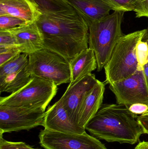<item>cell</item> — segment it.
Wrapping results in <instances>:
<instances>
[{
    "label": "cell",
    "instance_id": "29",
    "mask_svg": "<svg viewBox=\"0 0 148 149\" xmlns=\"http://www.w3.org/2000/svg\"><path fill=\"white\" fill-rule=\"evenodd\" d=\"M142 71H143L144 78H145V81H146V84L148 89V62L143 66Z\"/></svg>",
    "mask_w": 148,
    "mask_h": 149
},
{
    "label": "cell",
    "instance_id": "3",
    "mask_svg": "<svg viewBox=\"0 0 148 149\" xmlns=\"http://www.w3.org/2000/svg\"><path fill=\"white\" fill-rule=\"evenodd\" d=\"M124 13L114 11L89 27V48L94 52L98 72L104 68L115 47L125 35L121 30Z\"/></svg>",
    "mask_w": 148,
    "mask_h": 149
},
{
    "label": "cell",
    "instance_id": "13",
    "mask_svg": "<svg viewBox=\"0 0 148 149\" xmlns=\"http://www.w3.org/2000/svg\"><path fill=\"white\" fill-rule=\"evenodd\" d=\"M11 15L30 23L36 22L42 14L31 0H0V15Z\"/></svg>",
    "mask_w": 148,
    "mask_h": 149
},
{
    "label": "cell",
    "instance_id": "27",
    "mask_svg": "<svg viewBox=\"0 0 148 149\" xmlns=\"http://www.w3.org/2000/svg\"><path fill=\"white\" fill-rule=\"evenodd\" d=\"M128 108L131 113L136 115H141L147 113L148 111V106L146 104L141 103L134 104Z\"/></svg>",
    "mask_w": 148,
    "mask_h": 149
},
{
    "label": "cell",
    "instance_id": "22",
    "mask_svg": "<svg viewBox=\"0 0 148 149\" xmlns=\"http://www.w3.org/2000/svg\"><path fill=\"white\" fill-rule=\"evenodd\" d=\"M114 11H134L136 0H104Z\"/></svg>",
    "mask_w": 148,
    "mask_h": 149
},
{
    "label": "cell",
    "instance_id": "32",
    "mask_svg": "<svg viewBox=\"0 0 148 149\" xmlns=\"http://www.w3.org/2000/svg\"><path fill=\"white\" fill-rule=\"evenodd\" d=\"M143 115H148V111L147 113H145L143 114Z\"/></svg>",
    "mask_w": 148,
    "mask_h": 149
},
{
    "label": "cell",
    "instance_id": "28",
    "mask_svg": "<svg viewBox=\"0 0 148 149\" xmlns=\"http://www.w3.org/2000/svg\"><path fill=\"white\" fill-rule=\"evenodd\" d=\"M137 120L143 128L144 134H148V115L139 116L137 117Z\"/></svg>",
    "mask_w": 148,
    "mask_h": 149
},
{
    "label": "cell",
    "instance_id": "2",
    "mask_svg": "<svg viewBox=\"0 0 148 149\" xmlns=\"http://www.w3.org/2000/svg\"><path fill=\"white\" fill-rule=\"evenodd\" d=\"M137 116L124 105L103 104L85 129L97 139L108 142L134 144L144 134Z\"/></svg>",
    "mask_w": 148,
    "mask_h": 149
},
{
    "label": "cell",
    "instance_id": "19",
    "mask_svg": "<svg viewBox=\"0 0 148 149\" xmlns=\"http://www.w3.org/2000/svg\"><path fill=\"white\" fill-rule=\"evenodd\" d=\"M29 55L21 53L0 66V79L18 72L25 68L28 63Z\"/></svg>",
    "mask_w": 148,
    "mask_h": 149
},
{
    "label": "cell",
    "instance_id": "24",
    "mask_svg": "<svg viewBox=\"0 0 148 149\" xmlns=\"http://www.w3.org/2000/svg\"><path fill=\"white\" fill-rule=\"evenodd\" d=\"M0 149H38L34 148L23 142L8 141L0 135Z\"/></svg>",
    "mask_w": 148,
    "mask_h": 149
},
{
    "label": "cell",
    "instance_id": "5",
    "mask_svg": "<svg viewBox=\"0 0 148 149\" xmlns=\"http://www.w3.org/2000/svg\"><path fill=\"white\" fill-rule=\"evenodd\" d=\"M28 56L27 70L30 75L53 81L57 86L70 83V62L62 55L43 47Z\"/></svg>",
    "mask_w": 148,
    "mask_h": 149
},
{
    "label": "cell",
    "instance_id": "7",
    "mask_svg": "<svg viewBox=\"0 0 148 149\" xmlns=\"http://www.w3.org/2000/svg\"><path fill=\"white\" fill-rule=\"evenodd\" d=\"M45 109L42 107L0 106V135L42 126Z\"/></svg>",
    "mask_w": 148,
    "mask_h": 149
},
{
    "label": "cell",
    "instance_id": "10",
    "mask_svg": "<svg viewBox=\"0 0 148 149\" xmlns=\"http://www.w3.org/2000/svg\"><path fill=\"white\" fill-rule=\"evenodd\" d=\"M98 80L95 75L91 73L70 83L66 92L58 100L67 110L71 120L76 125H78V114L81 105Z\"/></svg>",
    "mask_w": 148,
    "mask_h": 149
},
{
    "label": "cell",
    "instance_id": "31",
    "mask_svg": "<svg viewBox=\"0 0 148 149\" xmlns=\"http://www.w3.org/2000/svg\"><path fill=\"white\" fill-rule=\"evenodd\" d=\"M142 40L143 42H146L148 46V27L147 29H145V34L142 37Z\"/></svg>",
    "mask_w": 148,
    "mask_h": 149
},
{
    "label": "cell",
    "instance_id": "4",
    "mask_svg": "<svg viewBox=\"0 0 148 149\" xmlns=\"http://www.w3.org/2000/svg\"><path fill=\"white\" fill-rule=\"evenodd\" d=\"M145 32V29L138 31L120 38L104 67L107 83L122 80L138 70L136 47Z\"/></svg>",
    "mask_w": 148,
    "mask_h": 149
},
{
    "label": "cell",
    "instance_id": "11",
    "mask_svg": "<svg viewBox=\"0 0 148 149\" xmlns=\"http://www.w3.org/2000/svg\"><path fill=\"white\" fill-rule=\"evenodd\" d=\"M42 126L45 129L61 133L82 134L86 131L85 129L71 120L67 110L58 101L45 112Z\"/></svg>",
    "mask_w": 148,
    "mask_h": 149
},
{
    "label": "cell",
    "instance_id": "23",
    "mask_svg": "<svg viewBox=\"0 0 148 149\" xmlns=\"http://www.w3.org/2000/svg\"><path fill=\"white\" fill-rule=\"evenodd\" d=\"M136 53L138 70H141L148 62V46L146 42L142 40L138 42L136 47Z\"/></svg>",
    "mask_w": 148,
    "mask_h": 149
},
{
    "label": "cell",
    "instance_id": "30",
    "mask_svg": "<svg viewBox=\"0 0 148 149\" xmlns=\"http://www.w3.org/2000/svg\"><path fill=\"white\" fill-rule=\"evenodd\" d=\"M135 149H148V142L143 141L139 143Z\"/></svg>",
    "mask_w": 148,
    "mask_h": 149
},
{
    "label": "cell",
    "instance_id": "17",
    "mask_svg": "<svg viewBox=\"0 0 148 149\" xmlns=\"http://www.w3.org/2000/svg\"><path fill=\"white\" fill-rule=\"evenodd\" d=\"M31 76L26 66L18 72L0 79V93L6 92L13 94L16 93L28 83Z\"/></svg>",
    "mask_w": 148,
    "mask_h": 149
},
{
    "label": "cell",
    "instance_id": "9",
    "mask_svg": "<svg viewBox=\"0 0 148 149\" xmlns=\"http://www.w3.org/2000/svg\"><path fill=\"white\" fill-rule=\"evenodd\" d=\"M109 88L114 94L118 104L127 107L136 103L148 106V89L142 70L122 80L111 83Z\"/></svg>",
    "mask_w": 148,
    "mask_h": 149
},
{
    "label": "cell",
    "instance_id": "21",
    "mask_svg": "<svg viewBox=\"0 0 148 149\" xmlns=\"http://www.w3.org/2000/svg\"><path fill=\"white\" fill-rule=\"evenodd\" d=\"M20 45L16 37L8 30H0V49H16Z\"/></svg>",
    "mask_w": 148,
    "mask_h": 149
},
{
    "label": "cell",
    "instance_id": "8",
    "mask_svg": "<svg viewBox=\"0 0 148 149\" xmlns=\"http://www.w3.org/2000/svg\"><path fill=\"white\" fill-rule=\"evenodd\" d=\"M39 137L41 146L45 149H107L97 138L86 131L82 134H69L44 129Z\"/></svg>",
    "mask_w": 148,
    "mask_h": 149
},
{
    "label": "cell",
    "instance_id": "14",
    "mask_svg": "<svg viewBox=\"0 0 148 149\" xmlns=\"http://www.w3.org/2000/svg\"><path fill=\"white\" fill-rule=\"evenodd\" d=\"M104 91V83L98 80L94 88L87 95L78 114V125L80 127L85 129L89 122L99 111L103 105Z\"/></svg>",
    "mask_w": 148,
    "mask_h": 149
},
{
    "label": "cell",
    "instance_id": "26",
    "mask_svg": "<svg viewBox=\"0 0 148 149\" xmlns=\"http://www.w3.org/2000/svg\"><path fill=\"white\" fill-rule=\"evenodd\" d=\"M137 17H148V0H136L134 11Z\"/></svg>",
    "mask_w": 148,
    "mask_h": 149
},
{
    "label": "cell",
    "instance_id": "15",
    "mask_svg": "<svg viewBox=\"0 0 148 149\" xmlns=\"http://www.w3.org/2000/svg\"><path fill=\"white\" fill-rule=\"evenodd\" d=\"M84 18L89 27L109 15L112 8L104 0H68Z\"/></svg>",
    "mask_w": 148,
    "mask_h": 149
},
{
    "label": "cell",
    "instance_id": "18",
    "mask_svg": "<svg viewBox=\"0 0 148 149\" xmlns=\"http://www.w3.org/2000/svg\"><path fill=\"white\" fill-rule=\"evenodd\" d=\"M37 6L42 15L75 9L68 0H31Z\"/></svg>",
    "mask_w": 148,
    "mask_h": 149
},
{
    "label": "cell",
    "instance_id": "6",
    "mask_svg": "<svg viewBox=\"0 0 148 149\" xmlns=\"http://www.w3.org/2000/svg\"><path fill=\"white\" fill-rule=\"evenodd\" d=\"M54 82L31 75L28 83L9 96L1 97L0 106L42 107L46 109L57 93Z\"/></svg>",
    "mask_w": 148,
    "mask_h": 149
},
{
    "label": "cell",
    "instance_id": "20",
    "mask_svg": "<svg viewBox=\"0 0 148 149\" xmlns=\"http://www.w3.org/2000/svg\"><path fill=\"white\" fill-rule=\"evenodd\" d=\"M28 23L23 19L11 15H0V30H10Z\"/></svg>",
    "mask_w": 148,
    "mask_h": 149
},
{
    "label": "cell",
    "instance_id": "12",
    "mask_svg": "<svg viewBox=\"0 0 148 149\" xmlns=\"http://www.w3.org/2000/svg\"><path fill=\"white\" fill-rule=\"evenodd\" d=\"M8 30L16 38L21 53L29 55L43 47V36L36 22Z\"/></svg>",
    "mask_w": 148,
    "mask_h": 149
},
{
    "label": "cell",
    "instance_id": "1",
    "mask_svg": "<svg viewBox=\"0 0 148 149\" xmlns=\"http://www.w3.org/2000/svg\"><path fill=\"white\" fill-rule=\"evenodd\" d=\"M36 23L43 36V47L69 62L88 48V24L75 9L42 15Z\"/></svg>",
    "mask_w": 148,
    "mask_h": 149
},
{
    "label": "cell",
    "instance_id": "16",
    "mask_svg": "<svg viewBox=\"0 0 148 149\" xmlns=\"http://www.w3.org/2000/svg\"><path fill=\"white\" fill-rule=\"evenodd\" d=\"M71 81L75 82L80 78L91 74L97 68L96 58L94 51L89 48L76 56L70 62Z\"/></svg>",
    "mask_w": 148,
    "mask_h": 149
},
{
    "label": "cell",
    "instance_id": "25",
    "mask_svg": "<svg viewBox=\"0 0 148 149\" xmlns=\"http://www.w3.org/2000/svg\"><path fill=\"white\" fill-rule=\"evenodd\" d=\"M21 53V52L18 48L0 49V66Z\"/></svg>",
    "mask_w": 148,
    "mask_h": 149
}]
</instances>
